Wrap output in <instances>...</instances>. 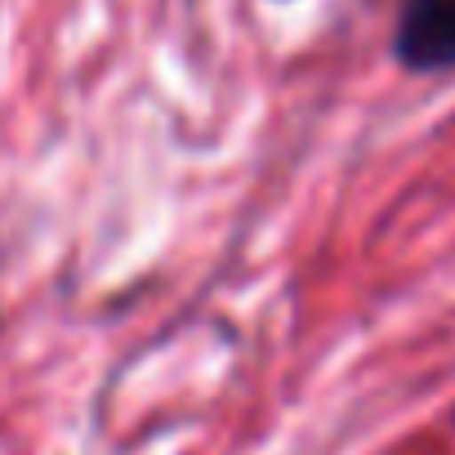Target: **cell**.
Returning a JSON list of instances; mask_svg holds the SVG:
<instances>
[{
  "label": "cell",
  "mask_w": 455,
  "mask_h": 455,
  "mask_svg": "<svg viewBox=\"0 0 455 455\" xmlns=\"http://www.w3.org/2000/svg\"><path fill=\"white\" fill-rule=\"evenodd\" d=\"M397 63L411 72H451L455 68V0H402Z\"/></svg>",
  "instance_id": "obj_1"
}]
</instances>
